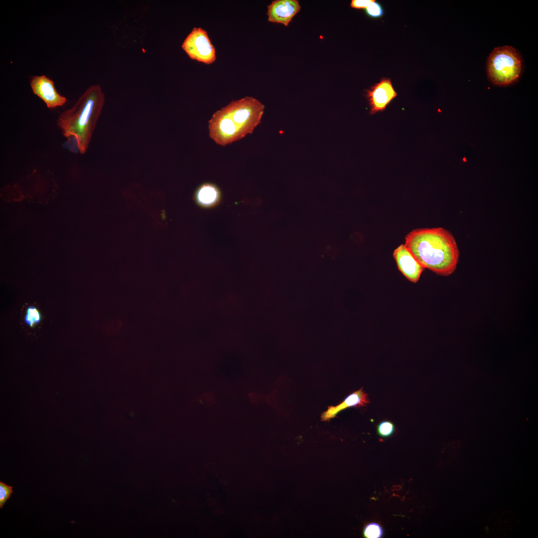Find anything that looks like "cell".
<instances>
[{
	"mask_svg": "<svg viewBox=\"0 0 538 538\" xmlns=\"http://www.w3.org/2000/svg\"><path fill=\"white\" fill-rule=\"evenodd\" d=\"M404 245L424 268L438 275L448 276L456 269L458 246L452 234L443 228L414 229L405 236Z\"/></svg>",
	"mask_w": 538,
	"mask_h": 538,
	"instance_id": "cell-1",
	"label": "cell"
},
{
	"mask_svg": "<svg viewBox=\"0 0 538 538\" xmlns=\"http://www.w3.org/2000/svg\"><path fill=\"white\" fill-rule=\"evenodd\" d=\"M264 108L251 97L230 102L216 111L209 121L210 137L222 146L244 137L260 123Z\"/></svg>",
	"mask_w": 538,
	"mask_h": 538,
	"instance_id": "cell-2",
	"label": "cell"
},
{
	"mask_svg": "<svg viewBox=\"0 0 538 538\" xmlns=\"http://www.w3.org/2000/svg\"><path fill=\"white\" fill-rule=\"evenodd\" d=\"M105 95L99 85L89 87L71 108L62 112L58 126L67 138L74 137L78 150L85 153L101 113Z\"/></svg>",
	"mask_w": 538,
	"mask_h": 538,
	"instance_id": "cell-3",
	"label": "cell"
},
{
	"mask_svg": "<svg viewBox=\"0 0 538 538\" xmlns=\"http://www.w3.org/2000/svg\"><path fill=\"white\" fill-rule=\"evenodd\" d=\"M522 70V61L511 46H499L490 53L487 62L489 79L495 85L506 86L515 82Z\"/></svg>",
	"mask_w": 538,
	"mask_h": 538,
	"instance_id": "cell-4",
	"label": "cell"
},
{
	"mask_svg": "<svg viewBox=\"0 0 538 538\" xmlns=\"http://www.w3.org/2000/svg\"><path fill=\"white\" fill-rule=\"evenodd\" d=\"M182 48L189 57L206 64L216 60V50L207 32L201 27H194L184 40Z\"/></svg>",
	"mask_w": 538,
	"mask_h": 538,
	"instance_id": "cell-5",
	"label": "cell"
},
{
	"mask_svg": "<svg viewBox=\"0 0 538 538\" xmlns=\"http://www.w3.org/2000/svg\"><path fill=\"white\" fill-rule=\"evenodd\" d=\"M366 91L371 115L384 111L397 96L391 79L387 78H382L379 82Z\"/></svg>",
	"mask_w": 538,
	"mask_h": 538,
	"instance_id": "cell-6",
	"label": "cell"
},
{
	"mask_svg": "<svg viewBox=\"0 0 538 538\" xmlns=\"http://www.w3.org/2000/svg\"><path fill=\"white\" fill-rule=\"evenodd\" d=\"M29 83L34 94L42 99L48 108L61 107L67 102V99L56 91L54 82L45 75L34 76Z\"/></svg>",
	"mask_w": 538,
	"mask_h": 538,
	"instance_id": "cell-7",
	"label": "cell"
},
{
	"mask_svg": "<svg viewBox=\"0 0 538 538\" xmlns=\"http://www.w3.org/2000/svg\"><path fill=\"white\" fill-rule=\"evenodd\" d=\"M393 257L399 270L410 281L417 282L425 268L405 247L402 244L394 251Z\"/></svg>",
	"mask_w": 538,
	"mask_h": 538,
	"instance_id": "cell-8",
	"label": "cell"
},
{
	"mask_svg": "<svg viewBox=\"0 0 538 538\" xmlns=\"http://www.w3.org/2000/svg\"><path fill=\"white\" fill-rule=\"evenodd\" d=\"M297 0H276L268 6V20L288 26L292 18L300 11Z\"/></svg>",
	"mask_w": 538,
	"mask_h": 538,
	"instance_id": "cell-9",
	"label": "cell"
},
{
	"mask_svg": "<svg viewBox=\"0 0 538 538\" xmlns=\"http://www.w3.org/2000/svg\"><path fill=\"white\" fill-rule=\"evenodd\" d=\"M367 394L363 391V388L349 395L343 402L336 406H330L327 410L321 414L323 421L329 420L335 417L338 413L350 407H361L369 403Z\"/></svg>",
	"mask_w": 538,
	"mask_h": 538,
	"instance_id": "cell-10",
	"label": "cell"
},
{
	"mask_svg": "<svg viewBox=\"0 0 538 538\" xmlns=\"http://www.w3.org/2000/svg\"><path fill=\"white\" fill-rule=\"evenodd\" d=\"M220 195V192L215 186L206 183L198 188L195 198L197 202L201 206L210 207L218 202Z\"/></svg>",
	"mask_w": 538,
	"mask_h": 538,
	"instance_id": "cell-11",
	"label": "cell"
},
{
	"mask_svg": "<svg viewBox=\"0 0 538 538\" xmlns=\"http://www.w3.org/2000/svg\"><path fill=\"white\" fill-rule=\"evenodd\" d=\"M41 319V314L36 307L30 305L27 307L24 317V321L26 325L33 327L39 323Z\"/></svg>",
	"mask_w": 538,
	"mask_h": 538,
	"instance_id": "cell-12",
	"label": "cell"
},
{
	"mask_svg": "<svg viewBox=\"0 0 538 538\" xmlns=\"http://www.w3.org/2000/svg\"><path fill=\"white\" fill-rule=\"evenodd\" d=\"M382 527L377 523H372L367 525L364 530V535L368 538H379L383 535Z\"/></svg>",
	"mask_w": 538,
	"mask_h": 538,
	"instance_id": "cell-13",
	"label": "cell"
},
{
	"mask_svg": "<svg viewBox=\"0 0 538 538\" xmlns=\"http://www.w3.org/2000/svg\"><path fill=\"white\" fill-rule=\"evenodd\" d=\"M378 434L382 437L391 436L395 430L394 424L388 420H384L378 425L377 428Z\"/></svg>",
	"mask_w": 538,
	"mask_h": 538,
	"instance_id": "cell-14",
	"label": "cell"
},
{
	"mask_svg": "<svg viewBox=\"0 0 538 538\" xmlns=\"http://www.w3.org/2000/svg\"><path fill=\"white\" fill-rule=\"evenodd\" d=\"M365 12L368 16L374 18H380L384 13L382 5L375 0L365 8Z\"/></svg>",
	"mask_w": 538,
	"mask_h": 538,
	"instance_id": "cell-15",
	"label": "cell"
},
{
	"mask_svg": "<svg viewBox=\"0 0 538 538\" xmlns=\"http://www.w3.org/2000/svg\"><path fill=\"white\" fill-rule=\"evenodd\" d=\"M12 493V486L2 481L0 482V508H2L5 503L10 498Z\"/></svg>",
	"mask_w": 538,
	"mask_h": 538,
	"instance_id": "cell-16",
	"label": "cell"
},
{
	"mask_svg": "<svg viewBox=\"0 0 538 538\" xmlns=\"http://www.w3.org/2000/svg\"><path fill=\"white\" fill-rule=\"evenodd\" d=\"M374 1L375 0H352L350 5L355 8L365 9Z\"/></svg>",
	"mask_w": 538,
	"mask_h": 538,
	"instance_id": "cell-17",
	"label": "cell"
}]
</instances>
